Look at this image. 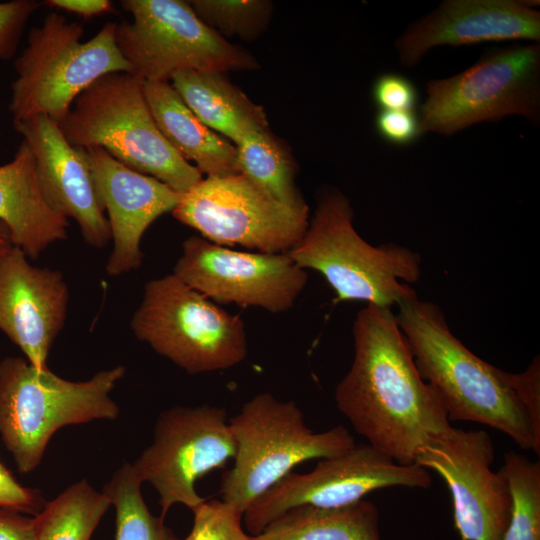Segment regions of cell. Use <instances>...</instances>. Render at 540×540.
Instances as JSON below:
<instances>
[{"instance_id": "cell-24", "label": "cell", "mask_w": 540, "mask_h": 540, "mask_svg": "<svg viewBox=\"0 0 540 540\" xmlns=\"http://www.w3.org/2000/svg\"><path fill=\"white\" fill-rule=\"evenodd\" d=\"M235 147L239 173L278 202L294 209H308L295 185L290 151L269 128L247 133Z\"/></svg>"}, {"instance_id": "cell-1", "label": "cell", "mask_w": 540, "mask_h": 540, "mask_svg": "<svg viewBox=\"0 0 540 540\" xmlns=\"http://www.w3.org/2000/svg\"><path fill=\"white\" fill-rule=\"evenodd\" d=\"M354 359L337 384L338 410L368 444L402 465L450 433L446 410L421 377L392 308L367 305L353 323Z\"/></svg>"}, {"instance_id": "cell-12", "label": "cell", "mask_w": 540, "mask_h": 540, "mask_svg": "<svg viewBox=\"0 0 540 540\" xmlns=\"http://www.w3.org/2000/svg\"><path fill=\"white\" fill-rule=\"evenodd\" d=\"M236 444L227 412L214 405L176 406L157 418L153 442L131 464L142 483L159 495L160 517L182 504L192 512L206 499L195 483L234 459Z\"/></svg>"}, {"instance_id": "cell-14", "label": "cell", "mask_w": 540, "mask_h": 540, "mask_svg": "<svg viewBox=\"0 0 540 540\" xmlns=\"http://www.w3.org/2000/svg\"><path fill=\"white\" fill-rule=\"evenodd\" d=\"M173 274L210 300L275 314L292 308L308 280L287 253L240 252L201 236L182 243Z\"/></svg>"}, {"instance_id": "cell-29", "label": "cell", "mask_w": 540, "mask_h": 540, "mask_svg": "<svg viewBox=\"0 0 540 540\" xmlns=\"http://www.w3.org/2000/svg\"><path fill=\"white\" fill-rule=\"evenodd\" d=\"M192 529L183 540H250L243 515L222 500L205 501L195 511Z\"/></svg>"}, {"instance_id": "cell-19", "label": "cell", "mask_w": 540, "mask_h": 540, "mask_svg": "<svg viewBox=\"0 0 540 540\" xmlns=\"http://www.w3.org/2000/svg\"><path fill=\"white\" fill-rule=\"evenodd\" d=\"M507 40H540V13L515 0H449L396 41L400 62H420L432 48Z\"/></svg>"}, {"instance_id": "cell-17", "label": "cell", "mask_w": 540, "mask_h": 540, "mask_svg": "<svg viewBox=\"0 0 540 540\" xmlns=\"http://www.w3.org/2000/svg\"><path fill=\"white\" fill-rule=\"evenodd\" d=\"M85 150L113 242L105 269L110 277H119L141 267L145 231L161 215L174 210L182 193L130 169L102 148Z\"/></svg>"}, {"instance_id": "cell-5", "label": "cell", "mask_w": 540, "mask_h": 540, "mask_svg": "<svg viewBox=\"0 0 540 540\" xmlns=\"http://www.w3.org/2000/svg\"><path fill=\"white\" fill-rule=\"evenodd\" d=\"M144 81L126 72L100 77L74 100L58 125L71 145L102 148L130 169L183 194L202 174L160 132L146 102Z\"/></svg>"}, {"instance_id": "cell-7", "label": "cell", "mask_w": 540, "mask_h": 540, "mask_svg": "<svg viewBox=\"0 0 540 540\" xmlns=\"http://www.w3.org/2000/svg\"><path fill=\"white\" fill-rule=\"evenodd\" d=\"M229 425L236 453L232 468L221 476L220 495L242 515L295 466L337 456L356 444L343 425L313 432L296 402L280 401L268 392L248 400Z\"/></svg>"}, {"instance_id": "cell-28", "label": "cell", "mask_w": 540, "mask_h": 540, "mask_svg": "<svg viewBox=\"0 0 540 540\" xmlns=\"http://www.w3.org/2000/svg\"><path fill=\"white\" fill-rule=\"evenodd\" d=\"M196 15L224 36L253 39L270 19L272 4L266 0L188 1Z\"/></svg>"}, {"instance_id": "cell-11", "label": "cell", "mask_w": 540, "mask_h": 540, "mask_svg": "<svg viewBox=\"0 0 540 540\" xmlns=\"http://www.w3.org/2000/svg\"><path fill=\"white\" fill-rule=\"evenodd\" d=\"M172 215L220 246L287 253L303 237L308 209L286 206L241 173L206 177L183 193Z\"/></svg>"}, {"instance_id": "cell-36", "label": "cell", "mask_w": 540, "mask_h": 540, "mask_svg": "<svg viewBox=\"0 0 540 540\" xmlns=\"http://www.w3.org/2000/svg\"><path fill=\"white\" fill-rule=\"evenodd\" d=\"M44 4L77 14L83 18L99 16L113 11V4L109 0H48Z\"/></svg>"}, {"instance_id": "cell-37", "label": "cell", "mask_w": 540, "mask_h": 540, "mask_svg": "<svg viewBox=\"0 0 540 540\" xmlns=\"http://www.w3.org/2000/svg\"><path fill=\"white\" fill-rule=\"evenodd\" d=\"M10 233L4 223L0 221V259L13 247Z\"/></svg>"}, {"instance_id": "cell-9", "label": "cell", "mask_w": 540, "mask_h": 540, "mask_svg": "<svg viewBox=\"0 0 540 540\" xmlns=\"http://www.w3.org/2000/svg\"><path fill=\"white\" fill-rule=\"evenodd\" d=\"M132 21L117 23L116 44L132 73L145 81H169L183 71H239L258 68L247 51L206 25L189 2L124 0Z\"/></svg>"}, {"instance_id": "cell-8", "label": "cell", "mask_w": 540, "mask_h": 540, "mask_svg": "<svg viewBox=\"0 0 540 540\" xmlns=\"http://www.w3.org/2000/svg\"><path fill=\"white\" fill-rule=\"evenodd\" d=\"M135 337L195 375L231 368L247 356L245 325L173 273L148 281L132 315Z\"/></svg>"}, {"instance_id": "cell-27", "label": "cell", "mask_w": 540, "mask_h": 540, "mask_svg": "<svg viewBox=\"0 0 540 540\" xmlns=\"http://www.w3.org/2000/svg\"><path fill=\"white\" fill-rule=\"evenodd\" d=\"M511 495V515L503 540H540V463L509 451L500 468Z\"/></svg>"}, {"instance_id": "cell-21", "label": "cell", "mask_w": 540, "mask_h": 540, "mask_svg": "<svg viewBox=\"0 0 540 540\" xmlns=\"http://www.w3.org/2000/svg\"><path fill=\"white\" fill-rule=\"evenodd\" d=\"M144 95L162 135L201 174L224 177L239 173L235 145L208 128L169 81H144Z\"/></svg>"}, {"instance_id": "cell-31", "label": "cell", "mask_w": 540, "mask_h": 540, "mask_svg": "<svg viewBox=\"0 0 540 540\" xmlns=\"http://www.w3.org/2000/svg\"><path fill=\"white\" fill-rule=\"evenodd\" d=\"M372 97L381 110L413 111L418 102V91L406 77L387 73L376 79Z\"/></svg>"}, {"instance_id": "cell-20", "label": "cell", "mask_w": 540, "mask_h": 540, "mask_svg": "<svg viewBox=\"0 0 540 540\" xmlns=\"http://www.w3.org/2000/svg\"><path fill=\"white\" fill-rule=\"evenodd\" d=\"M0 221L13 245L30 260L67 238L68 219L45 198L33 153L24 141L13 159L0 166Z\"/></svg>"}, {"instance_id": "cell-3", "label": "cell", "mask_w": 540, "mask_h": 540, "mask_svg": "<svg viewBox=\"0 0 540 540\" xmlns=\"http://www.w3.org/2000/svg\"><path fill=\"white\" fill-rule=\"evenodd\" d=\"M122 365L85 381L38 369L25 357L0 361V438L17 470L30 473L42 461L60 428L93 420H115L119 407L110 394L125 375Z\"/></svg>"}, {"instance_id": "cell-2", "label": "cell", "mask_w": 540, "mask_h": 540, "mask_svg": "<svg viewBox=\"0 0 540 540\" xmlns=\"http://www.w3.org/2000/svg\"><path fill=\"white\" fill-rule=\"evenodd\" d=\"M397 307L396 321L415 365L438 394L449 421L484 424L539 454L540 426L512 386L510 373L472 353L435 303L416 296Z\"/></svg>"}, {"instance_id": "cell-32", "label": "cell", "mask_w": 540, "mask_h": 540, "mask_svg": "<svg viewBox=\"0 0 540 540\" xmlns=\"http://www.w3.org/2000/svg\"><path fill=\"white\" fill-rule=\"evenodd\" d=\"M375 128L382 139L398 146L409 145L422 134L419 117L413 111L380 110Z\"/></svg>"}, {"instance_id": "cell-15", "label": "cell", "mask_w": 540, "mask_h": 540, "mask_svg": "<svg viewBox=\"0 0 540 540\" xmlns=\"http://www.w3.org/2000/svg\"><path fill=\"white\" fill-rule=\"evenodd\" d=\"M493 461L494 446L486 431L454 427L416 454L415 464L445 481L460 540H503L512 502L504 473L491 469Z\"/></svg>"}, {"instance_id": "cell-22", "label": "cell", "mask_w": 540, "mask_h": 540, "mask_svg": "<svg viewBox=\"0 0 540 540\" xmlns=\"http://www.w3.org/2000/svg\"><path fill=\"white\" fill-rule=\"evenodd\" d=\"M171 85L208 128L234 145L251 131L269 128L263 107L233 85L224 72H178Z\"/></svg>"}, {"instance_id": "cell-26", "label": "cell", "mask_w": 540, "mask_h": 540, "mask_svg": "<svg viewBox=\"0 0 540 540\" xmlns=\"http://www.w3.org/2000/svg\"><path fill=\"white\" fill-rule=\"evenodd\" d=\"M103 492L115 508V540H181L151 513L131 463H124L104 486Z\"/></svg>"}, {"instance_id": "cell-16", "label": "cell", "mask_w": 540, "mask_h": 540, "mask_svg": "<svg viewBox=\"0 0 540 540\" xmlns=\"http://www.w3.org/2000/svg\"><path fill=\"white\" fill-rule=\"evenodd\" d=\"M69 288L59 270L34 266L13 246L0 259V331L36 368L46 369L68 313Z\"/></svg>"}, {"instance_id": "cell-34", "label": "cell", "mask_w": 540, "mask_h": 540, "mask_svg": "<svg viewBox=\"0 0 540 540\" xmlns=\"http://www.w3.org/2000/svg\"><path fill=\"white\" fill-rule=\"evenodd\" d=\"M511 384L527 407L534 422L540 426V360L535 357L522 373H510Z\"/></svg>"}, {"instance_id": "cell-23", "label": "cell", "mask_w": 540, "mask_h": 540, "mask_svg": "<svg viewBox=\"0 0 540 540\" xmlns=\"http://www.w3.org/2000/svg\"><path fill=\"white\" fill-rule=\"evenodd\" d=\"M250 540H381L379 512L370 501L341 507H292Z\"/></svg>"}, {"instance_id": "cell-13", "label": "cell", "mask_w": 540, "mask_h": 540, "mask_svg": "<svg viewBox=\"0 0 540 540\" xmlns=\"http://www.w3.org/2000/svg\"><path fill=\"white\" fill-rule=\"evenodd\" d=\"M431 484L427 469L415 463L399 464L368 443L355 444L337 456L321 459L308 473L285 475L246 508L242 522L254 536L295 506L341 507L378 489L429 488Z\"/></svg>"}, {"instance_id": "cell-18", "label": "cell", "mask_w": 540, "mask_h": 540, "mask_svg": "<svg viewBox=\"0 0 540 540\" xmlns=\"http://www.w3.org/2000/svg\"><path fill=\"white\" fill-rule=\"evenodd\" d=\"M13 127L33 153L39 182L51 207L77 222L87 245L106 247L111 231L95 190L87 151L71 145L58 123L45 115L13 120Z\"/></svg>"}, {"instance_id": "cell-33", "label": "cell", "mask_w": 540, "mask_h": 540, "mask_svg": "<svg viewBox=\"0 0 540 540\" xmlns=\"http://www.w3.org/2000/svg\"><path fill=\"white\" fill-rule=\"evenodd\" d=\"M45 504L38 489L21 485L0 462V508L36 515Z\"/></svg>"}, {"instance_id": "cell-4", "label": "cell", "mask_w": 540, "mask_h": 540, "mask_svg": "<svg viewBox=\"0 0 540 540\" xmlns=\"http://www.w3.org/2000/svg\"><path fill=\"white\" fill-rule=\"evenodd\" d=\"M287 254L304 270L319 272L336 301L392 308L417 296L409 283L420 278L419 253L395 243H367L353 226L349 200L335 189L321 196L303 237Z\"/></svg>"}, {"instance_id": "cell-6", "label": "cell", "mask_w": 540, "mask_h": 540, "mask_svg": "<svg viewBox=\"0 0 540 540\" xmlns=\"http://www.w3.org/2000/svg\"><path fill=\"white\" fill-rule=\"evenodd\" d=\"M116 22H106L81 42L83 26L58 12L48 14L28 34L16 58L9 110L13 120L45 115L60 123L74 100L100 77L132 73L115 38Z\"/></svg>"}, {"instance_id": "cell-10", "label": "cell", "mask_w": 540, "mask_h": 540, "mask_svg": "<svg viewBox=\"0 0 540 540\" xmlns=\"http://www.w3.org/2000/svg\"><path fill=\"white\" fill-rule=\"evenodd\" d=\"M510 115L539 123L538 44L489 53L457 75L429 82L419 121L422 134L451 135Z\"/></svg>"}, {"instance_id": "cell-25", "label": "cell", "mask_w": 540, "mask_h": 540, "mask_svg": "<svg viewBox=\"0 0 540 540\" xmlns=\"http://www.w3.org/2000/svg\"><path fill=\"white\" fill-rule=\"evenodd\" d=\"M86 479L69 486L33 518L38 540H91L111 506Z\"/></svg>"}, {"instance_id": "cell-35", "label": "cell", "mask_w": 540, "mask_h": 540, "mask_svg": "<svg viewBox=\"0 0 540 540\" xmlns=\"http://www.w3.org/2000/svg\"><path fill=\"white\" fill-rule=\"evenodd\" d=\"M0 540H38L33 518L0 508Z\"/></svg>"}, {"instance_id": "cell-30", "label": "cell", "mask_w": 540, "mask_h": 540, "mask_svg": "<svg viewBox=\"0 0 540 540\" xmlns=\"http://www.w3.org/2000/svg\"><path fill=\"white\" fill-rule=\"evenodd\" d=\"M40 5L34 0L0 3V59L14 56L28 19Z\"/></svg>"}]
</instances>
